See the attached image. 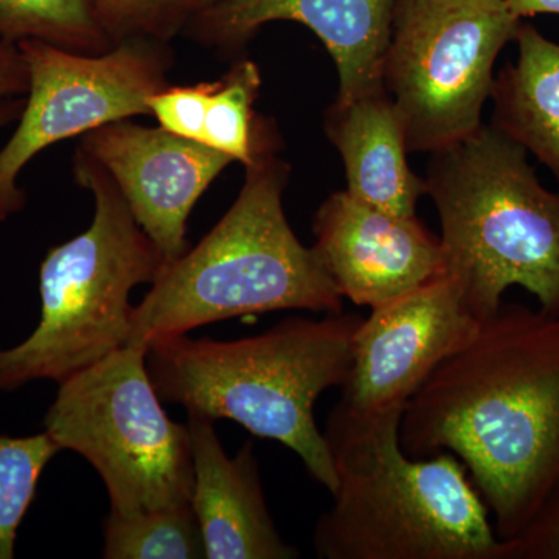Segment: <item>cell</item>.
<instances>
[{"label":"cell","mask_w":559,"mask_h":559,"mask_svg":"<svg viewBox=\"0 0 559 559\" xmlns=\"http://www.w3.org/2000/svg\"><path fill=\"white\" fill-rule=\"evenodd\" d=\"M411 457L455 455L499 540L520 535L559 487V316L500 305L404 407Z\"/></svg>","instance_id":"cell-1"},{"label":"cell","mask_w":559,"mask_h":559,"mask_svg":"<svg viewBox=\"0 0 559 559\" xmlns=\"http://www.w3.org/2000/svg\"><path fill=\"white\" fill-rule=\"evenodd\" d=\"M404 407L334 406L323 436L333 460V503L316 524L320 559H496L499 539L468 471L455 455L411 457Z\"/></svg>","instance_id":"cell-2"},{"label":"cell","mask_w":559,"mask_h":559,"mask_svg":"<svg viewBox=\"0 0 559 559\" xmlns=\"http://www.w3.org/2000/svg\"><path fill=\"white\" fill-rule=\"evenodd\" d=\"M360 320L342 311L282 320L238 341L162 337L150 345L146 367L162 401L231 419L252 436L285 444L331 492L336 473L314 407L347 378Z\"/></svg>","instance_id":"cell-3"},{"label":"cell","mask_w":559,"mask_h":559,"mask_svg":"<svg viewBox=\"0 0 559 559\" xmlns=\"http://www.w3.org/2000/svg\"><path fill=\"white\" fill-rule=\"evenodd\" d=\"M245 170L240 194L218 224L197 248L165 261L132 310L127 344L150 347L207 323L264 312H342L344 297L286 218L289 165L272 151Z\"/></svg>","instance_id":"cell-4"},{"label":"cell","mask_w":559,"mask_h":559,"mask_svg":"<svg viewBox=\"0 0 559 559\" xmlns=\"http://www.w3.org/2000/svg\"><path fill=\"white\" fill-rule=\"evenodd\" d=\"M426 194L439 213L448 277L477 319L510 286L559 316V193L540 183L528 153L491 123L433 151Z\"/></svg>","instance_id":"cell-5"},{"label":"cell","mask_w":559,"mask_h":559,"mask_svg":"<svg viewBox=\"0 0 559 559\" xmlns=\"http://www.w3.org/2000/svg\"><path fill=\"white\" fill-rule=\"evenodd\" d=\"M73 176L94 197V219L40 264V320L31 337L0 349V390L64 381L127 345L131 290L153 283L167 261L108 171L80 148Z\"/></svg>","instance_id":"cell-6"},{"label":"cell","mask_w":559,"mask_h":559,"mask_svg":"<svg viewBox=\"0 0 559 559\" xmlns=\"http://www.w3.org/2000/svg\"><path fill=\"white\" fill-rule=\"evenodd\" d=\"M148 347L123 345L60 382L46 432L100 474L123 516L191 502L190 430L168 417L146 367Z\"/></svg>","instance_id":"cell-7"},{"label":"cell","mask_w":559,"mask_h":559,"mask_svg":"<svg viewBox=\"0 0 559 559\" xmlns=\"http://www.w3.org/2000/svg\"><path fill=\"white\" fill-rule=\"evenodd\" d=\"M521 24L506 0H396L382 86L409 153H433L479 130L496 61Z\"/></svg>","instance_id":"cell-8"},{"label":"cell","mask_w":559,"mask_h":559,"mask_svg":"<svg viewBox=\"0 0 559 559\" xmlns=\"http://www.w3.org/2000/svg\"><path fill=\"white\" fill-rule=\"evenodd\" d=\"M31 86L21 121L0 148V221L24 207L17 178L40 151L103 124L150 116V98L168 86L170 44L127 39L100 55L61 49L38 39L17 44Z\"/></svg>","instance_id":"cell-9"},{"label":"cell","mask_w":559,"mask_h":559,"mask_svg":"<svg viewBox=\"0 0 559 559\" xmlns=\"http://www.w3.org/2000/svg\"><path fill=\"white\" fill-rule=\"evenodd\" d=\"M479 323L448 275L373 308L355 331L337 406L359 414L406 407Z\"/></svg>","instance_id":"cell-10"},{"label":"cell","mask_w":559,"mask_h":559,"mask_svg":"<svg viewBox=\"0 0 559 559\" xmlns=\"http://www.w3.org/2000/svg\"><path fill=\"white\" fill-rule=\"evenodd\" d=\"M80 150L108 171L132 216L165 260L189 250L187 223L205 190L231 164L205 143L130 120L81 135Z\"/></svg>","instance_id":"cell-11"},{"label":"cell","mask_w":559,"mask_h":559,"mask_svg":"<svg viewBox=\"0 0 559 559\" xmlns=\"http://www.w3.org/2000/svg\"><path fill=\"white\" fill-rule=\"evenodd\" d=\"M323 267L344 299L371 310L444 277L443 248L415 216H399L334 191L312 221Z\"/></svg>","instance_id":"cell-12"},{"label":"cell","mask_w":559,"mask_h":559,"mask_svg":"<svg viewBox=\"0 0 559 559\" xmlns=\"http://www.w3.org/2000/svg\"><path fill=\"white\" fill-rule=\"evenodd\" d=\"M396 0H218L190 22L194 43L224 53L242 49L271 22L305 25L336 64V100L382 87V61Z\"/></svg>","instance_id":"cell-13"},{"label":"cell","mask_w":559,"mask_h":559,"mask_svg":"<svg viewBox=\"0 0 559 559\" xmlns=\"http://www.w3.org/2000/svg\"><path fill=\"white\" fill-rule=\"evenodd\" d=\"M215 419L189 414L193 491L191 507L200 522L209 559H294V549L272 520L253 444L229 457Z\"/></svg>","instance_id":"cell-14"},{"label":"cell","mask_w":559,"mask_h":559,"mask_svg":"<svg viewBox=\"0 0 559 559\" xmlns=\"http://www.w3.org/2000/svg\"><path fill=\"white\" fill-rule=\"evenodd\" d=\"M323 128L344 162L348 194L392 215H417L426 179L412 171L406 132L384 86L334 102Z\"/></svg>","instance_id":"cell-15"},{"label":"cell","mask_w":559,"mask_h":559,"mask_svg":"<svg viewBox=\"0 0 559 559\" xmlns=\"http://www.w3.org/2000/svg\"><path fill=\"white\" fill-rule=\"evenodd\" d=\"M516 61L492 87L491 124L549 168L559 183V44L522 22Z\"/></svg>","instance_id":"cell-16"},{"label":"cell","mask_w":559,"mask_h":559,"mask_svg":"<svg viewBox=\"0 0 559 559\" xmlns=\"http://www.w3.org/2000/svg\"><path fill=\"white\" fill-rule=\"evenodd\" d=\"M259 66L241 58L219 80L210 98L205 117L204 140L210 148L226 154L231 160L249 167L264 154L277 151V130L272 120L253 109L260 97Z\"/></svg>","instance_id":"cell-17"},{"label":"cell","mask_w":559,"mask_h":559,"mask_svg":"<svg viewBox=\"0 0 559 559\" xmlns=\"http://www.w3.org/2000/svg\"><path fill=\"white\" fill-rule=\"evenodd\" d=\"M0 39H38L84 55L114 47L92 0H0Z\"/></svg>","instance_id":"cell-18"},{"label":"cell","mask_w":559,"mask_h":559,"mask_svg":"<svg viewBox=\"0 0 559 559\" xmlns=\"http://www.w3.org/2000/svg\"><path fill=\"white\" fill-rule=\"evenodd\" d=\"M103 557L108 559H202L204 539L190 503L142 513H110Z\"/></svg>","instance_id":"cell-19"},{"label":"cell","mask_w":559,"mask_h":559,"mask_svg":"<svg viewBox=\"0 0 559 559\" xmlns=\"http://www.w3.org/2000/svg\"><path fill=\"white\" fill-rule=\"evenodd\" d=\"M49 433L0 436V559L14 558L17 528L35 500L40 474L60 452Z\"/></svg>","instance_id":"cell-20"},{"label":"cell","mask_w":559,"mask_h":559,"mask_svg":"<svg viewBox=\"0 0 559 559\" xmlns=\"http://www.w3.org/2000/svg\"><path fill=\"white\" fill-rule=\"evenodd\" d=\"M114 46L127 39L170 44L190 22L218 0H92Z\"/></svg>","instance_id":"cell-21"},{"label":"cell","mask_w":559,"mask_h":559,"mask_svg":"<svg viewBox=\"0 0 559 559\" xmlns=\"http://www.w3.org/2000/svg\"><path fill=\"white\" fill-rule=\"evenodd\" d=\"M215 87L216 81L167 86L150 98V116L157 120L162 130L204 143L205 117Z\"/></svg>","instance_id":"cell-22"},{"label":"cell","mask_w":559,"mask_h":559,"mask_svg":"<svg viewBox=\"0 0 559 559\" xmlns=\"http://www.w3.org/2000/svg\"><path fill=\"white\" fill-rule=\"evenodd\" d=\"M496 559H559V487L520 535L499 540Z\"/></svg>","instance_id":"cell-23"},{"label":"cell","mask_w":559,"mask_h":559,"mask_svg":"<svg viewBox=\"0 0 559 559\" xmlns=\"http://www.w3.org/2000/svg\"><path fill=\"white\" fill-rule=\"evenodd\" d=\"M31 76L17 44L0 39V98L28 94Z\"/></svg>","instance_id":"cell-24"},{"label":"cell","mask_w":559,"mask_h":559,"mask_svg":"<svg viewBox=\"0 0 559 559\" xmlns=\"http://www.w3.org/2000/svg\"><path fill=\"white\" fill-rule=\"evenodd\" d=\"M506 2L521 20L540 16V14H557L559 16V0H506Z\"/></svg>","instance_id":"cell-25"},{"label":"cell","mask_w":559,"mask_h":559,"mask_svg":"<svg viewBox=\"0 0 559 559\" xmlns=\"http://www.w3.org/2000/svg\"><path fill=\"white\" fill-rule=\"evenodd\" d=\"M22 108H24V102L17 100L16 97L0 98V130L11 120L21 117Z\"/></svg>","instance_id":"cell-26"}]
</instances>
